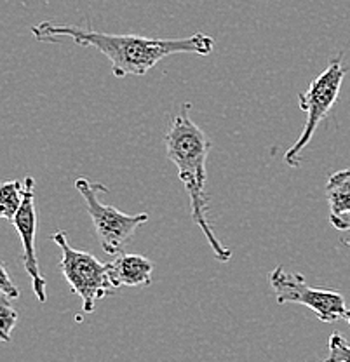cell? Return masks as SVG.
Returning a JSON list of instances; mask_svg holds the SVG:
<instances>
[{
  "label": "cell",
  "mask_w": 350,
  "mask_h": 362,
  "mask_svg": "<svg viewBox=\"0 0 350 362\" xmlns=\"http://www.w3.org/2000/svg\"><path fill=\"white\" fill-rule=\"evenodd\" d=\"M11 301L13 300L2 294V300H0V339L2 341H9L11 333L18 322V312L11 307Z\"/></svg>",
  "instance_id": "8fae6325"
},
{
  "label": "cell",
  "mask_w": 350,
  "mask_h": 362,
  "mask_svg": "<svg viewBox=\"0 0 350 362\" xmlns=\"http://www.w3.org/2000/svg\"><path fill=\"white\" fill-rule=\"evenodd\" d=\"M0 294H6L9 300H18L20 298V289L14 286V282L11 281L9 272H7L6 263H2V279H0Z\"/></svg>",
  "instance_id": "4fadbf2b"
},
{
  "label": "cell",
  "mask_w": 350,
  "mask_h": 362,
  "mask_svg": "<svg viewBox=\"0 0 350 362\" xmlns=\"http://www.w3.org/2000/svg\"><path fill=\"white\" fill-rule=\"evenodd\" d=\"M327 361H350V343L342 337L340 333H333L329 337V354H327Z\"/></svg>",
  "instance_id": "7c38bea8"
},
{
  "label": "cell",
  "mask_w": 350,
  "mask_h": 362,
  "mask_svg": "<svg viewBox=\"0 0 350 362\" xmlns=\"http://www.w3.org/2000/svg\"><path fill=\"white\" fill-rule=\"evenodd\" d=\"M108 277L114 288H136L152 284L153 262L141 255H119L114 262L107 263Z\"/></svg>",
  "instance_id": "ba28073f"
},
{
  "label": "cell",
  "mask_w": 350,
  "mask_h": 362,
  "mask_svg": "<svg viewBox=\"0 0 350 362\" xmlns=\"http://www.w3.org/2000/svg\"><path fill=\"white\" fill-rule=\"evenodd\" d=\"M32 35L39 42H56L70 39L81 47H94L112 63L115 77L145 75L161 59L173 54L208 56L214 47L213 37L206 33H194L180 39H150L143 35H117V33L98 32L75 25H56L42 21L32 28Z\"/></svg>",
  "instance_id": "6da1fadb"
},
{
  "label": "cell",
  "mask_w": 350,
  "mask_h": 362,
  "mask_svg": "<svg viewBox=\"0 0 350 362\" xmlns=\"http://www.w3.org/2000/svg\"><path fill=\"white\" fill-rule=\"evenodd\" d=\"M329 223L337 230H342V232L350 230V211L342 214H329Z\"/></svg>",
  "instance_id": "5bb4252c"
},
{
  "label": "cell",
  "mask_w": 350,
  "mask_h": 362,
  "mask_svg": "<svg viewBox=\"0 0 350 362\" xmlns=\"http://www.w3.org/2000/svg\"><path fill=\"white\" fill-rule=\"evenodd\" d=\"M342 62H344L342 54L334 56L326 70L315 81L310 82L307 90L298 94V105L305 117H307V120H305L302 134L298 136V139L293 143V146L284 156L286 164L291 165V168L302 165L303 148L310 143L315 129L326 119L331 107L337 103L342 84H344V78L347 75V68L344 66Z\"/></svg>",
  "instance_id": "3957f363"
},
{
  "label": "cell",
  "mask_w": 350,
  "mask_h": 362,
  "mask_svg": "<svg viewBox=\"0 0 350 362\" xmlns=\"http://www.w3.org/2000/svg\"><path fill=\"white\" fill-rule=\"evenodd\" d=\"M326 199L331 214H342L350 211V165L333 173L326 183Z\"/></svg>",
  "instance_id": "9c48e42d"
},
{
  "label": "cell",
  "mask_w": 350,
  "mask_h": 362,
  "mask_svg": "<svg viewBox=\"0 0 350 362\" xmlns=\"http://www.w3.org/2000/svg\"><path fill=\"white\" fill-rule=\"evenodd\" d=\"M75 188L84 199L88 206V213L91 216L94 232L100 239L101 247L107 255H119L124 246L133 239L136 230L148 221V214H126L114 206H108L100 201L101 192H108V188L101 183H93L88 178H78L75 181Z\"/></svg>",
  "instance_id": "5b68a950"
},
{
  "label": "cell",
  "mask_w": 350,
  "mask_h": 362,
  "mask_svg": "<svg viewBox=\"0 0 350 362\" xmlns=\"http://www.w3.org/2000/svg\"><path fill=\"white\" fill-rule=\"evenodd\" d=\"M269 279L279 305H303V307L310 308L321 322H334V320L345 317L347 303L338 291L312 288L307 284L302 274H289L281 265L272 270Z\"/></svg>",
  "instance_id": "8992f818"
},
{
  "label": "cell",
  "mask_w": 350,
  "mask_h": 362,
  "mask_svg": "<svg viewBox=\"0 0 350 362\" xmlns=\"http://www.w3.org/2000/svg\"><path fill=\"white\" fill-rule=\"evenodd\" d=\"M345 320H347L349 322V326H350V308H347V312H345V317H344Z\"/></svg>",
  "instance_id": "9a60e30c"
},
{
  "label": "cell",
  "mask_w": 350,
  "mask_h": 362,
  "mask_svg": "<svg viewBox=\"0 0 350 362\" xmlns=\"http://www.w3.org/2000/svg\"><path fill=\"white\" fill-rule=\"evenodd\" d=\"M25 201V181L6 180L0 185V216L13 221Z\"/></svg>",
  "instance_id": "30bf717a"
},
{
  "label": "cell",
  "mask_w": 350,
  "mask_h": 362,
  "mask_svg": "<svg viewBox=\"0 0 350 362\" xmlns=\"http://www.w3.org/2000/svg\"><path fill=\"white\" fill-rule=\"evenodd\" d=\"M213 146L204 131L190 119V103H183L165 133V156L178 169V178L190 197L194 223L202 230L218 262H231L232 251L214 235L208 220L209 197L206 194L209 150Z\"/></svg>",
  "instance_id": "7a4b0ae2"
},
{
  "label": "cell",
  "mask_w": 350,
  "mask_h": 362,
  "mask_svg": "<svg viewBox=\"0 0 350 362\" xmlns=\"http://www.w3.org/2000/svg\"><path fill=\"white\" fill-rule=\"evenodd\" d=\"M25 201L20 211L11 223L20 233L21 244H23V267L28 277L32 279L33 293L39 303H46V279L40 272L39 259L35 252V235H37V209H35V180L32 176L25 178Z\"/></svg>",
  "instance_id": "52a82bcc"
},
{
  "label": "cell",
  "mask_w": 350,
  "mask_h": 362,
  "mask_svg": "<svg viewBox=\"0 0 350 362\" xmlns=\"http://www.w3.org/2000/svg\"><path fill=\"white\" fill-rule=\"evenodd\" d=\"M51 239L62 249L59 269L70 284L71 291L81 298L82 310L84 314H93L98 301L115 289L108 277V265L101 263L91 252L71 247L63 230L52 233Z\"/></svg>",
  "instance_id": "277c9868"
}]
</instances>
